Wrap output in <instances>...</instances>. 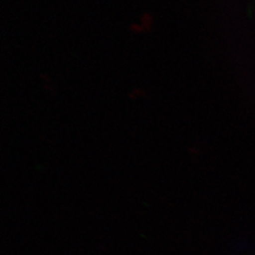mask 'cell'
Instances as JSON below:
<instances>
[{"mask_svg": "<svg viewBox=\"0 0 255 255\" xmlns=\"http://www.w3.org/2000/svg\"><path fill=\"white\" fill-rule=\"evenodd\" d=\"M130 29H131L132 31H134V32H137V33L146 30L145 27H143V25H138V24H132V25L130 26Z\"/></svg>", "mask_w": 255, "mask_h": 255, "instance_id": "obj_2", "label": "cell"}, {"mask_svg": "<svg viewBox=\"0 0 255 255\" xmlns=\"http://www.w3.org/2000/svg\"><path fill=\"white\" fill-rule=\"evenodd\" d=\"M142 25L146 30H150L152 27V16L149 13H144L142 16Z\"/></svg>", "mask_w": 255, "mask_h": 255, "instance_id": "obj_1", "label": "cell"}]
</instances>
